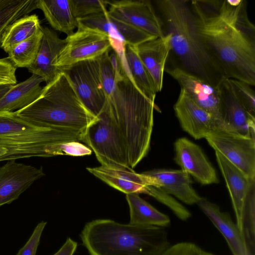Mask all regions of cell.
<instances>
[{
	"mask_svg": "<svg viewBox=\"0 0 255 255\" xmlns=\"http://www.w3.org/2000/svg\"><path fill=\"white\" fill-rule=\"evenodd\" d=\"M205 48L226 79L255 85V26L243 0L190 1Z\"/></svg>",
	"mask_w": 255,
	"mask_h": 255,
	"instance_id": "obj_1",
	"label": "cell"
},
{
	"mask_svg": "<svg viewBox=\"0 0 255 255\" xmlns=\"http://www.w3.org/2000/svg\"><path fill=\"white\" fill-rule=\"evenodd\" d=\"M106 102L123 136L128 165L133 169L148 153L153 111L158 108L135 86L124 68L116 73L115 89Z\"/></svg>",
	"mask_w": 255,
	"mask_h": 255,
	"instance_id": "obj_2",
	"label": "cell"
},
{
	"mask_svg": "<svg viewBox=\"0 0 255 255\" xmlns=\"http://www.w3.org/2000/svg\"><path fill=\"white\" fill-rule=\"evenodd\" d=\"M156 4L165 33L170 36V52L179 62L178 67L214 85L226 79L205 48L190 1L160 0Z\"/></svg>",
	"mask_w": 255,
	"mask_h": 255,
	"instance_id": "obj_3",
	"label": "cell"
},
{
	"mask_svg": "<svg viewBox=\"0 0 255 255\" xmlns=\"http://www.w3.org/2000/svg\"><path fill=\"white\" fill-rule=\"evenodd\" d=\"M80 237L90 255H161L171 246L165 228L110 219L87 223Z\"/></svg>",
	"mask_w": 255,
	"mask_h": 255,
	"instance_id": "obj_4",
	"label": "cell"
},
{
	"mask_svg": "<svg viewBox=\"0 0 255 255\" xmlns=\"http://www.w3.org/2000/svg\"><path fill=\"white\" fill-rule=\"evenodd\" d=\"M15 114L25 119L49 127L83 135L97 117L83 104L68 77L60 72L43 87L40 96Z\"/></svg>",
	"mask_w": 255,
	"mask_h": 255,
	"instance_id": "obj_5",
	"label": "cell"
},
{
	"mask_svg": "<svg viewBox=\"0 0 255 255\" xmlns=\"http://www.w3.org/2000/svg\"><path fill=\"white\" fill-rule=\"evenodd\" d=\"M73 140L82 142L83 135L46 125L16 134L0 136V146L7 150L0 157V162L63 155V143Z\"/></svg>",
	"mask_w": 255,
	"mask_h": 255,
	"instance_id": "obj_6",
	"label": "cell"
},
{
	"mask_svg": "<svg viewBox=\"0 0 255 255\" xmlns=\"http://www.w3.org/2000/svg\"><path fill=\"white\" fill-rule=\"evenodd\" d=\"M97 117L86 128L83 142L93 150L101 165L117 164L130 168L123 136L107 102Z\"/></svg>",
	"mask_w": 255,
	"mask_h": 255,
	"instance_id": "obj_7",
	"label": "cell"
},
{
	"mask_svg": "<svg viewBox=\"0 0 255 255\" xmlns=\"http://www.w3.org/2000/svg\"><path fill=\"white\" fill-rule=\"evenodd\" d=\"M58 70L68 77L83 104L97 117L106 102L101 77L99 57Z\"/></svg>",
	"mask_w": 255,
	"mask_h": 255,
	"instance_id": "obj_8",
	"label": "cell"
},
{
	"mask_svg": "<svg viewBox=\"0 0 255 255\" xmlns=\"http://www.w3.org/2000/svg\"><path fill=\"white\" fill-rule=\"evenodd\" d=\"M64 39L65 45L56 64L58 69L80 61L97 58L112 48L108 34L79 23L77 31Z\"/></svg>",
	"mask_w": 255,
	"mask_h": 255,
	"instance_id": "obj_9",
	"label": "cell"
},
{
	"mask_svg": "<svg viewBox=\"0 0 255 255\" xmlns=\"http://www.w3.org/2000/svg\"><path fill=\"white\" fill-rule=\"evenodd\" d=\"M205 138L249 178H255V139L223 131L211 132Z\"/></svg>",
	"mask_w": 255,
	"mask_h": 255,
	"instance_id": "obj_10",
	"label": "cell"
},
{
	"mask_svg": "<svg viewBox=\"0 0 255 255\" xmlns=\"http://www.w3.org/2000/svg\"><path fill=\"white\" fill-rule=\"evenodd\" d=\"M174 110L182 129L196 139L218 131L236 134L224 121L197 105L181 89Z\"/></svg>",
	"mask_w": 255,
	"mask_h": 255,
	"instance_id": "obj_11",
	"label": "cell"
},
{
	"mask_svg": "<svg viewBox=\"0 0 255 255\" xmlns=\"http://www.w3.org/2000/svg\"><path fill=\"white\" fill-rule=\"evenodd\" d=\"M111 17L156 37L165 35L162 20L149 0H108Z\"/></svg>",
	"mask_w": 255,
	"mask_h": 255,
	"instance_id": "obj_12",
	"label": "cell"
},
{
	"mask_svg": "<svg viewBox=\"0 0 255 255\" xmlns=\"http://www.w3.org/2000/svg\"><path fill=\"white\" fill-rule=\"evenodd\" d=\"M187 95L199 107L223 121L221 83L213 84L178 66L165 68Z\"/></svg>",
	"mask_w": 255,
	"mask_h": 255,
	"instance_id": "obj_13",
	"label": "cell"
},
{
	"mask_svg": "<svg viewBox=\"0 0 255 255\" xmlns=\"http://www.w3.org/2000/svg\"><path fill=\"white\" fill-rule=\"evenodd\" d=\"M86 169L108 185L126 194L143 193L147 195L148 186L159 187L155 178L143 173H137L133 169L121 165L109 164Z\"/></svg>",
	"mask_w": 255,
	"mask_h": 255,
	"instance_id": "obj_14",
	"label": "cell"
},
{
	"mask_svg": "<svg viewBox=\"0 0 255 255\" xmlns=\"http://www.w3.org/2000/svg\"><path fill=\"white\" fill-rule=\"evenodd\" d=\"M45 175L42 167L8 160L0 166V206L17 199L37 179Z\"/></svg>",
	"mask_w": 255,
	"mask_h": 255,
	"instance_id": "obj_15",
	"label": "cell"
},
{
	"mask_svg": "<svg viewBox=\"0 0 255 255\" xmlns=\"http://www.w3.org/2000/svg\"><path fill=\"white\" fill-rule=\"evenodd\" d=\"M174 160L181 169L203 185L219 183L216 170L201 148L185 137L174 143Z\"/></svg>",
	"mask_w": 255,
	"mask_h": 255,
	"instance_id": "obj_16",
	"label": "cell"
},
{
	"mask_svg": "<svg viewBox=\"0 0 255 255\" xmlns=\"http://www.w3.org/2000/svg\"><path fill=\"white\" fill-rule=\"evenodd\" d=\"M77 20L78 23L83 25L100 30L108 34L111 38L120 40L134 47L156 38L111 17L108 14V10Z\"/></svg>",
	"mask_w": 255,
	"mask_h": 255,
	"instance_id": "obj_17",
	"label": "cell"
},
{
	"mask_svg": "<svg viewBox=\"0 0 255 255\" xmlns=\"http://www.w3.org/2000/svg\"><path fill=\"white\" fill-rule=\"evenodd\" d=\"M223 121L237 134L255 139V117L236 97L228 79L221 83Z\"/></svg>",
	"mask_w": 255,
	"mask_h": 255,
	"instance_id": "obj_18",
	"label": "cell"
},
{
	"mask_svg": "<svg viewBox=\"0 0 255 255\" xmlns=\"http://www.w3.org/2000/svg\"><path fill=\"white\" fill-rule=\"evenodd\" d=\"M43 36L40 47L33 63L28 70L43 78L46 84L54 80L60 72L56 67L58 56L65 45V39L47 26H42Z\"/></svg>",
	"mask_w": 255,
	"mask_h": 255,
	"instance_id": "obj_19",
	"label": "cell"
},
{
	"mask_svg": "<svg viewBox=\"0 0 255 255\" xmlns=\"http://www.w3.org/2000/svg\"><path fill=\"white\" fill-rule=\"evenodd\" d=\"M136 53L154 82L157 92L163 85L165 65L171 51L170 36L165 35L143 42L135 47Z\"/></svg>",
	"mask_w": 255,
	"mask_h": 255,
	"instance_id": "obj_20",
	"label": "cell"
},
{
	"mask_svg": "<svg viewBox=\"0 0 255 255\" xmlns=\"http://www.w3.org/2000/svg\"><path fill=\"white\" fill-rule=\"evenodd\" d=\"M197 204L222 235L232 255H247L246 241L230 214L205 198L201 197Z\"/></svg>",
	"mask_w": 255,
	"mask_h": 255,
	"instance_id": "obj_21",
	"label": "cell"
},
{
	"mask_svg": "<svg viewBox=\"0 0 255 255\" xmlns=\"http://www.w3.org/2000/svg\"><path fill=\"white\" fill-rule=\"evenodd\" d=\"M215 154L229 191L236 216V223L243 235L242 219L245 202L251 184L255 178H249L220 153L215 151Z\"/></svg>",
	"mask_w": 255,
	"mask_h": 255,
	"instance_id": "obj_22",
	"label": "cell"
},
{
	"mask_svg": "<svg viewBox=\"0 0 255 255\" xmlns=\"http://www.w3.org/2000/svg\"><path fill=\"white\" fill-rule=\"evenodd\" d=\"M142 173L155 178L166 193L186 204H197L201 198L193 188L190 176L182 169H156Z\"/></svg>",
	"mask_w": 255,
	"mask_h": 255,
	"instance_id": "obj_23",
	"label": "cell"
},
{
	"mask_svg": "<svg viewBox=\"0 0 255 255\" xmlns=\"http://www.w3.org/2000/svg\"><path fill=\"white\" fill-rule=\"evenodd\" d=\"M43 82L41 77L32 74L25 81L12 85L0 98V112H15L32 103L41 95Z\"/></svg>",
	"mask_w": 255,
	"mask_h": 255,
	"instance_id": "obj_24",
	"label": "cell"
},
{
	"mask_svg": "<svg viewBox=\"0 0 255 255\" xmlns=\"http://www.w3.org/2000/svg\"><path fill=\"white\" fill-rule=\"evenodd\" d=\"M36 7L41 10L53 29L68 36L77 28L78 22L74 15L71 0H36Z\"/></svg>",
	"mask_w": 255,
	"mask_h": 255,
	"instance_id": "obj_25",
	"label": "cell"
},
{
	"mask_svg": "<svg viewBox=\"0 0 255 255\" xmlns=\"http://www.w3.org/2000/svg\"><path fill=\"white\" fill-rule=\"evenodd\" d=\"M129 209V224L145 226L167 228L171 225L170 218L141 198L138 194H126Z\"/></svg>",
	"mask_w": 255,
	"mask_h": 255,
	"instance_id": "obj_26",
	"label": "cell"
},
{
	"mask_svg": "<svg viewBox=\"0 0 255 255\" xmlns=\"http://www.w3.org/2000/svg\"><path fill=\"white\" fill-rule=\"evenodd\" d=\"M124 54L128 75L132 82L144 96L155 101L157 92L154 82L139 58L135 47L125 43Z\"/></svg>",
	"mask_w": 255,
	"mask_h": 255,
	"instance_id": "obj_27",
	"label": "cell"
},
{
	"mask_svg": "<svg viewBox=\"0 0 255 255\" xmlns=\"http://www.w3.org/2000/svg\"><path fill=\"white\" fill-rule=\"evenodd\" d=\"M41 26L40 19L36 14H27L17 19L4 32L1 48L8 53L14 46L31 36Z\"/></svg>",
	"mask_w": 255,
	"mask_h": 255,
	"instance_id": "obj_28",
	"label": "cell"
},
{
	"mask_svg": "<svg viewBox=\"0 0 255 255\" xmlns=\"http://www.w3.org/2000/svg\"><path fill=\"white\" fill-rule=\"evenodd\" d=\"M35 9L36 0H0V48L3 35L8 26Z\"/></svg>",
	"mask_w": 255,
	"mask_h": 255,
	"instance_id": "obj_29",
	"label": "cell"
},
{
	"mask_svg": "<svg viewBox=\"0 0 255 255\" xmlns=\"http://www.w3.org/2000/svg\"><path fill=\"white\" fill-rule=\"evenodd\" d=\"M42 36L41 28L31 36L14 46L8 53V57L16 68H28L33 63L38 53Z\"/></svg>",
	"mask_w": 255,
	"mask_h": 255,
	"instance_id": "obj_30",
	"label": "cell"
},
{
	"mask_svg": "<svg viewBox=\"0 0 255 255\" xmlns=\"http://www.w3.org/2000/svg\"><path fill=\"white\" fill-rule=\"evenodd\" d=\"M242 228L247 248L255 251V180L251 184L245 200Z\"/></svg>",
	"mask_w": 255,
	"mask_h": 255,
	"instance_id": "obj_31",
	"label": "cell"
},
{
	"mask_svg": "<svg viewBox=\"0 0 255 255\" xmlns=\"http://www.w3.org/2000/svg\"><path fill=\"white\" fill-rule=\"evenodd\" d=\"M42 125L20 117L15 112H0V136L16 134Z\"/></svg>",
	"mask_w": 255,
	"mask_h": 255,
	"instance_id": "obj_32",
	"label": "cell"
},
{
	"mask_svg": "<svg viewBox=\"0 0 255 255\" xmlns=\"http://www.w3.org/2000/svg\"><path fill=\"white\" fill-rule=\"evenodd\" d=\"M147 190V195L169 208L180 220L186 221L191 217V213L186 208L161 188L149 185Z\"/></svg>",
	"mask_w": 255,
	"mask_h": 255,
	"instance_id": "obj_33",
	"label": "cell"
},
{
	"mask_svg": "<svg viewBox=\"0 0 255 255\" xmlns=\"http://www.w3.org/2000/svg\"><path fill=\"white\" fill-rule=\"evenodd\" d=\"M228 79L238 100L251 115L255 117V95L252 86L242 81Z\"/></svg>",
	"mask_w": 255,
	"mask_h": 255,
	"instance_id": "obj_34",
	"label": "cell"
},
{
	"mask_svg": "<svg viewBox=\"0 0 255 255\" xmlns=\"http://www.w3.org/2000/svg\"><path fill=\"white\" fill-rule=\"evenodd\" d=\"M111 49L99 57L101 77L106 99L113 93L116 87V73L110 57Z\"/></svg>",
	"mask_w": 255,
	"mask_h": 255,
	"instance_id": "obj_35",
	"label": "cell"
},
{
	"mask_svg": "<svg viewBox=\"0 0 255 255\" xmlns=\"http://www.w3.org/2000/svg\"><path fill=\"white\" fill-rule=\"evenodd\" d=\"M75 17L83 18L108 10V0H71Z\"/></svg>",
	"mask_w": 255,
	"mask_h": 255,
	"instance_id": "obj_36",
	"label": "cell"
},
{
	"mask_svg": "<svg viewBox=\"0 0 255 255\" xmlns=\"http://www.w3.org/2000/svg\"><path fill=\"white\" fill-rule=\"evenodd\" d=\"M46 224L44 221L38 224L28 240L19 250L16 255H35L42 233Z\"/></svg>",
	"mask_w": 255,
	"mask_h": 255,
	"instance_id": "obj_37",
	"label": "cell"
},
{
	"mask_svg": "<svg viewBox=\"0 0 255 255\" xmlns=\"http://www.w3.org/2000/svg\"><path fill=\"white\" fill-rule=\"evenodd\" d=\"M16 69L8 56L0 58V86L17 84Z\"/></svg>",
	"mask_w": 255,
	"mask_h": 255,
	"instance_id": "obj_38",
	"label": "cell"
},
{
	"mask_svg": "<svg viewBox=\"0 0 255 255\" xmlns=\"http://www.w3.org/2000/svg\"><path fill=\"white\" fill-rule=\"evenodd\" d=\"M77 248V242L68 238L60 249L53 255H73Z\"/></svg>",
	"mask_w": 255,
	"mask_h": 255,
	"instance_id": "obj_39",
	"label": "cell"
},
{
	"mask_svg": "<svg viewBox=\"0 0 255 255\" xmlns=\"http://www.w3.org/2000/svg\"><path fill=\"white\" fill-rule=\"evenodd\" d=\"M12 85L0 86V98L5 94L11 87Z\"/></svg>",
	"mask_w": 255,
	"mask_h": 255,
	"instance_id": "obj_40",
	"label": "cell"
},
{
	"mask_svg": "<svg viewBox=\"0 0 255 255\" xmlns=\"http://www.w3.org/2000/svg\"><path fill=\"white\" fill-rule=\"evenodd\" d=\"M7 152L6 148L0 146V157L4 155Z\"/></svg>",
	"mask_w": 255,
	"mask_h": 255,
	"instance_id": "obj_41",
	"label": "cell"
}]
</instances>
